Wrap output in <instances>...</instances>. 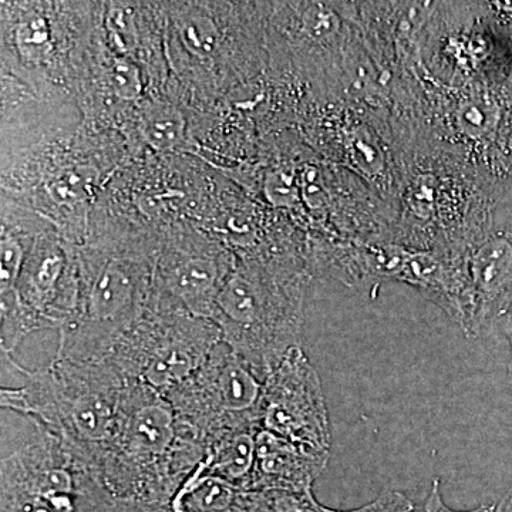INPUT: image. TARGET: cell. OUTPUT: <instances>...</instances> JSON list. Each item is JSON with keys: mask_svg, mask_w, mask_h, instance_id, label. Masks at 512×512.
<instances>
[{"mask_svg": "<svg viewBox=\"0 0 512 512\" xmlns=\"http://www.w3.org/2000/svg\"><path fill=\"white\" fill-rule=\"evenodd\" d=\"M495 510H497V504H483L480 505V507L474 508V510L468 511L451 510V508L444 503L439 478H436L433 484H431L430 494L427 495L426 503H424V512H495Z\"/></svg>", "mask_w": 512, "mask_h": 512, "instance_id": "obj_22", "label": "cell"}, {"mask_svg": "<svg viewBox=\"0 0 512 512\" xmlns=\"http://www.w3.org/2000/svg\"><path fill=\"white\" fill-rule=\"evenodd\" d=\"M180 426L170 400L153 387L127 380L110 439L99 460L117 501L168 507L183 485L177 470Z\"/></svg>", "mask_w": 512, "mask_h": 512, "instance_id": "obj_7", "label": "cell"}, {"mask_svg": "<svg viewBox=\"0 0 512 512\" xmlns=\"http://www.w3.org/2000/svg\"><path fill=\"white\" fill-rule=\"evenodd\" d=\"M2 73L47 99L74 100L103 2L0 3Z\"/></svg>", "mask_w": 512, "mask_h": 512, "instance_id": "obj_6", "label": "cell"}, {"mask_svg": "<svg viewBox=\"0 0 512 512\" xmlns=\"http://www.w3.org/2000/svg\"><path fill=\"white\" fill-rule=\"evenodd\" d=\"M239 512H335L316 501L313 491L244 490Z\"/></svg>", "mask_w": 512, "mask_h": 512, "instance_id": "obj_19", "label": "cell"}, {"mask_svg": "<svg viewBox=\"0 0 512 512\" xmlns=\"http://www.w3.org/2000/svg\"><path fill=\"white\" fill-rule=\"evenodd\" d=\"M413 501L400 491L387 490L380 494L372 503L356 508V510L335 512H413Z\"/></svg>", "mask_w": 512, "mask_h": 512, "instance_id": "obj_21", "label": "cell"}, {"mask_svg": "<svg viewBox=\"0 0 512 512\" xmlns=\"http://www.w3.org/2000/svg\"><path fill=\"white\" fill-rule=\"evenodd\" d=\"M510 339H511V377H512V330H511Z\"/></svg>", "mask_w": 512, "mask_h": 512, "instance_id": "obj_24", "label": "cell"}, {"mask_svg": "<svg viewBox=\"0 0 512 512\" xmlns=\"http://www.w3.org/2000/svg\"><path fill=\"white\" fill-rule=\"evenodd\" d=\"M330 453L312 450L259 429L251 490L311 491L325 471Z\"/></svg>", "mask_w": 512, "mask_h": 512, "instance_id": "obj_15", "label": "cell"}, {"mask_svg": "<svg viewBox=\"0 0 512 512\" xmlns=\"http://www.w3.org/2000/svg\"><path fill=\"white\" fill-rule=\"evenodd\" d=\"M474 301V338L504 312L512 293V239L490 235L466 251Z\"/></svg>", "mask_w": 512, "mask_h": 512, "instance_id": "obj_16", "label": "cell"}, {"mask_svg": "<svg viewBox=\"0 0 512 512\" xmlns=\"http://www.w3.org/2000/svg\"><path fill=\"white\" fill-rule=\"evenodd\" d=\"M76 249L55 224L47 225L30 245L15 288L0 296V348L12 356L32 333L60 329L77 301Z\"/></svg>", "mask_w": 512, "mask_h": 512, "instance_id": "obj_10", "label": "cell"}, {"mask_svg": "<svg viewBox=\"0 0 512 512\" xmlns=\"http://www.w3.org/2000/svg\"><path fill=\"white\" fill-rule=\"evenodd\" d=\"M140 512H171L168 507L143 508Z\"/></svg>", "mask_w": 512, "mask_h": 512, "instance_id": "obj_23", "label": "cell"}, {"mask_svg": "<svg viewBox=\"0 0 512 512\" xmlns=\"http://www.w3.org/2000/svg\"><path fill=\"white\" fill-rule=\"evenodd\" d=\"M457 117L467 136L481 137L497 123V107L487 99H471L461 104Z\"/></svg>", "mask_w": 512, "mask_h": 512, "instance_id": "obj_20", "label": "cell"}, {"mask_svg": "<svg viewBox=\"0 0 512 512\" xmlns=\"http://www.w3.org/2000/svg\"><path fill=\"white\" fill-rule=\"evenodd\" d=\"M312 272L303 251L238 255L215 303L212 322L262 383L301 346L303 309Z\"/></svg>", "mask_w": 512, "mask_h": 512, "instance_id": "obj_3", "label": "cell"}, {"mask_svg": "<svg viewBox=\"0 0 512 512\" xmlns=\"http://www.w3.org/2000/svg\"><path fill=\"white\" fill-rule=\"evenodd\" d=\"M161 232L96 205L76 249L77 301L59 330L56 357L106 359L153 296Z\"/></svg>", "mask_w": 512, "mask_h": 512, "instance_id": "obj_2", "label": "cell"}, {"mask_svg": "<svg viewBox=\"0 0 512 512\" xmlns=\"http://www.w3.org/2000/svg\"><path fill=\"white\" fill-rule=\"evenodd\" d=\"M163 8L168 69L192 109L264 69V3L163 2Z\"/></svg>", "mask_w": 512, "mask_h": 512, "instance_id": "obj_4", "label": "cell"}, {"mask_svg": "<svg viewBox=\"0 0 512 512\" xmlns=\"http://www.w3.org/2000/svg\"><path fill=\"white\" fill-rule=\"evenodd\" d=\"M242 491L198 466L178 488L168 508L171 512H239Z\"/></svg>", "mask_w": 512, "mask_h": 512, "instance_id": "obj_18", "label": "cell"}, {"mask_svg": "<svg viewBox=\"0 0 512 512\" xmlns=\"http://www.w3.org/2000/svg\"><path fill=\"white\" fill-rule=\"evenodd\" d=\"M259 429L330 453V423L322 382L301 346L293 348L264 382Z\"/></svg>", "mask_w": 512, "mask_h": 512, "instance_id": "obj_13", "label": "cell"}, {"mask_svg": "<svg viewBox=\"0 0 512 512\" xmlns=\"http://www.w3.org/2000/svg\"><path fill=\"white\" fill-rule=\"evenodd\" d=\"M130 160L119 131L90 126L74 101L47 99L2 74V195L82 241L107 185Z\"/></svg>", "mask_w": 512, "mask_h": 512, "instance_id": "obj_1", "label": "cell"}, {"mask_svg": "<svg viewBox=\"0 0 512 512\" xmlns=\"http://www.w3.org/2000/svg\"><path fill=\"white\" fill-rule=\"evenodd\" d=\"M258 430L259 427H245L225 431L208 443L204 460L198 466L239 490H251Z\"/></svg>", "mask_w": 512, "mask_h": 512, "instance_id": "obj_17", "label": "cell"}, {"mask_svg": "<svg viewBox=\"0 0 512 512\" xmlns=\"http://www.w3.org/2000/svg\"><path fill=\"white\" fill-rule=\"evenodd\" d=\"M19 446L0 464L2 512H140L110 493L99 468L77 448L29 420Z\"/></svg>", "mask_w": 512, "mask_h": 512, "instance_id": "obj_8", "label": "cell"}, {"mask_svg": "<svg viewBox=\"0 0 512 512\" xmlns=\"http://www.w3.org/2000/svg\"><path fill=\"white\" fill-rule=\"evenodd\" d=\"M235 261L234 251L211 232L194 222H175L161 229L153 296L211 319Z\"/></svg>", "mask_w": 512, "mask_h": 512, "instance_id": "obj_12", "label": "cell"}, {"mask_svg": "<svg viewBox=\"0 0 512 512\" xmlns=\"http://www.w3.org/2000/svg\"><path fill=\"white\" fill-rule=\"evenodd\" d=\"M221 342L220 329L211 319L151 296L147 311L107 357L124 379L167 396L194 375Z\"/></svg>", "mask_w": 512, "mask_h": 512, "instance_id": "obj_9", "label": "cell"}, {"mask_svg": "<svg viewBox=\"0 0 512 512\" xmlns=\"http://www.w3.org/2000/svg\"><path fill=\"white\" fill-rule=\"evenodd\" d=\"M5 357L23 376V383L2 387V410L52 431L99 468L127 384L116 365L109 357L74 362L55 356L49 365L29 370L13 356Z\"/></svg>", "mask_w": 512, "mask_h": 512, "instance_id": "obj_5", "label": "cell"}, {"mask_svg": "<svg viewBox=\"0 0 512 512\" xmlns=\"http://www.w3.org/2000/svg\"><path fill=\"white\" fill-rule=\"evenodd\" d=\"M100 33L114 55L146 72L154 90L171 80L165 56L163 2H103Z\"/></svg>", "mask_w": 512, "mask_h": 512, "instance_id": "obj_14", "label": "cell"}, {"mask_svg": "<svg viewBox=\"0 0 512 512\" xmlns=\"http://www.w3.org/2000/svg\"><path fill=\"white\" fill-rule=\"evenodd\" d=\"M264 383L224 342L167 394L178 424L207 444L228 430L259 427Z\"/></svg>", "mask_w": 512, "mask_h": 512, "instance_id": "obj_11", "label": "cell"}]
</instances>
